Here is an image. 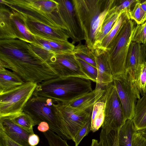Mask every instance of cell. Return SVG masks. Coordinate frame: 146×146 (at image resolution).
<instances>
[{
  "mask_svg": "<svg viewBox=\"0 0 146 146\" xmlns=\"http://www.w3.org/2000/svg\"><path fill=\"white\" fill-rule=\"evenodd\" d=\"M0 66L10 69L24 82L38 84L59 77L29 43L18 39L0 40Z\"/></svg>",
  "mask_w": 146,
  "mask_h": 146,
  "instance_id": "obj_1",
  "label": "cell"
},
{
  "mask_svg": "<svg viewBox=\"0 0 146 146\" xmlns=\"http://www.w3.org/2000/svg\"><path fill=\"white\" fill-rule=\"evenodd\" d=\"M116 0H72L76 21L86 45L92 51L109 10Z\"/></svg>",
  "mask_w": 146,
  "mask_h": 146,
  "instance_id": "obj_2",
  "label": "cell"
},
{
  "mask_svg": "<svg viewBox=\"0 0 146 146\" xmlns=\"http://www.w3.org/2000/svg\"><path fill=\"white\" fill-rule=\"evenodd\" d=\"M91 80L78 77H60L37 84L33 94L65 102L92 91Z\"/></svg>",
  "mask_w": 146,
  "mask_h": 146,
  "instance_id": "obj_3",
  "label": "cell"
},
{
  "mask_svg": "<svg viewBox=\"0 0 146 146\" xmlns=\"http://www.w3.org/2000/svg\"><path fill=\"white\" fill-rule=\"evenodd\" d=\"M136 23L125 22L110 43L105 52L113 76L125 73L127 57Z\"/></svg>",
  "mask_w": 146,
  "mask_h": 146,
  "instance_id": "obj_4",
  "label": "cell"
},
{
  "mask_svg": "<svg viewBox=\"0 0 146 146\" xmlns=\"http://www.w3.org/2000/svg\"><path fill=\"white\" fill-rule=\"evenodd\" d=\"M54 103L51 98L33 94L25 105L23 111L31 116L37 125L42 121L46 122L50 129L62 138L72 140L66 128L57 118Z\"/></svg>",
  "mask_w": 146,
  "mask_h": 146,
  "instance_id": "obj_5",
  "label": "cell"
},
{
  "mask_svg": "<svg viewBox=\"0 0 146 146\" xmlns=\"http://www.w3.org/2000/svg\"><path fill=\"white\" fill-rule=\"evenodd\" d=\"M94 102L95 99L76 108L65 103L54 102L56 115L66 127L73 141L78 131L91 115Z\"/></svg>",
  "mask_w": 146,
  "mask_h": 146,
  "instance_id": "obj_6",
  "label": "cell"
},
{
  "mask_svg": "<svg viewBox=\"0 0 146 146\" xmlns=\"http://www.w3.org/2000/svg\"><path fill=\"white\" fill-rule=\"evenodd\" d=\"M37 84L24 82L21 85L0 94V118L12 117L23 112Z\"/></svg>",
  "mask_w": 146,
  "mask_h": 146,
  "instance_id": "obj_7",
  "label": "cell"
},
{
  "mask_svg": "<svg viewBox=\"0 0 146 146\" xmlns=\"http://www.w3.org/2000/svg\"><path fill=\"white\" fill-rule=\"evenodd\" d=\"M103 96L105 107L102 129L108 132L119 129L126 121L121 104L113 82L105 88Z\"/></svg>",
  "mask_w": 146,
  "mask_h": 146,
  "instance_id": "obj_8",
  "label": "cell"
},
{
  "mask_svg": "<svg viewBox=\"0 0 146 146\" xmlns=\"http://www.w3.org/2000/svg\"><path fill=\"white\" fill-rule=\"evenodd\" d=\"M113 84L122 106L126 121L133 118L137 99L140 94L135 84L134 79L126 74L113 76Z\"/></svg>",
  "mask_w": 146,
  "mask_h": 146,
  "instance_id": "obj_9",
  "label": "cell"
},
{
  "mask_svg": "<svg viewBox=\"0 0 146 146\" xmlns=\"http://www.w3.org/2000/svg\"><path fill=\"white\" fill-rule=\"evenodd\" d=\"M0 3L50 27L60 28L67 32L58 12L45 13L34 6L30 0H0Z\"/></svg>",
  "mask_w": 146,
  "mask_h": 146,
  "instance_id": "obj_10",
  "label": "cell"
},
{
  "mask_svg": "<svg viewBox=\"0 0 146 146\" xmlns=\"http://www.w3.org/2000/svg\"><path fill=\"white\" fill-rule=\"evenodd\" d=\"M48 63L60 78L78 77L90 80L83 71L73 51L56 54Z\"/></svg>",
  "mask_w": 146,
  "mask_h": 146,
  "instance_id": "obj_11",
  "label": "cell"
},
{
  "mask_svg": "<svg viewBox=\"0 0 146 146\" xmlns=\"http://www.w3.org/2000/svg\"><path fill=\"white\" fill-rule=\"evenodd\" d=\"M58 3L57 12L66 27L68 35L74 44L84 39L75 15L72 0H56Z\"/></svg>",
  "mask_w": 146,
  "mask_h": 146,
  "instance_id": "obj_12",
  "label": "cell"
},
{
  "mask_svg": "<svg viewBox=\"0 0 146 146\" xmlns=\"http://www.w3.org/2000/svg\"><path fill=\"white\" fill-rule=\"evenodd\" d=\"M22 14L24 17L27 28L32 35L45 39L65 41H68L70 38L66 32L63 29L50 27Z\"/></svg>",
  "mask_w": 146,
  "mask_h": 146,
  "instance_id": "obj_13",
  "label": "cell"
},
{
  "mask_svg": "<svg viewBox=\"0 0 146 146\" xmlns=\"http://www.w3.org/2000/svg\"><path fill=\"white\" fill-rule=\"evenodd\" d=\"M95 58L98 77L95 90H103L113 81V75L108 62L106 53L98 48L92 51Z\"/></svg>",
  "mask_w": 146,
  "mask_h": 146,
  "instance_id": "obj_14",
  "label": "cell"
},
{
  "mask_svg": "<svg viewBox=\"0 0 146 146\" xmlns=\"http://www.w3.org/2000/svg\"><path fill=\"white\" fill-rule=\"evenodd\" d=\"M145 61L144 44L132 41L127 57L125 73L134 79L136 70Z\"/></svg>",
  "mask_w": 146,
  "mask_h": 146,
  "instance_id": "obj_15",
  "label": "cell"
},
{
  "mask_svg": "<svg viewBox=\"0 0 146 146\" xmlns=\"http://www.w3.org/2000/svg\"><path fill=\"white\" fill-rule=\"evenodd\" d=\"M0 129L11 139L23 146H30L28 143L29 135L34 133L17 125L10 119L0 118Z\"/></svg>",
  "mask_w": 146,
  "mask_h": 146,
  "instance_id": "obj_16",
  "label": "cell"
},
{
  "mask_svg": "<svg viewBox=\"0 0 146 146\" xmlns=\"http://www.w3.org/2000/svg\"><path fill=\"white\" fill-rule=\"evenodd\" d=\"M10 25L14 39H18L31 43L34 42V35L27 28L25 18L21 13L15 10H10Z\"/></svg>",
  "mask_w": 146,
  "mask_h": 146,
  "instance_id": "obj_17",
  "label": "cell"
},
{
  "mask_svg": "<svg viewBox=\"0 0 146 146\" xmlns=\"http://www.w3.org/2000/svg\"><path fill=\"white\" fill-rule=\"evenodd\" d=\"M103 93L95 94V102L91 116V131L93 132L98 131L104 122L105 103Z\"/></svg>",
  "mask_w": 146,
  "mask_h": 146,
  "instance_id": "obj_18",
  "label": "cell"
},
{
  "mask_svg": "<svg viewBox=\"0 0 146 146\" xmlns=\"http://www.w3.org/2000/svg\"><path fill=\"white\" fill-rule=\"evenodd\" d=\"M24 82L16 73L0 66V94L21 85Z\"/></svg>",
  "mask_w": 146,
  "mask_h": 146,
  "instance_id": "obj_19",
  "label": "cell"
},
{
  "mask_svg": "<svg viewBox=\"0 0 146 146\" xmlns=\"http://www.w3.org/2000/svg\"><path fill=\"white\" fill-rule=\"evenodd\" d=\"M132 120L137 131L146 128V94L137 101Z\"/></svg>",
  "mask_w": 146,
  "mask_h": 146,
  "instance_id": "obj_20",
  "label": "cell"
},
{
  "mask_svg": "<svg viewBox=\"0 0 146 146\" xmlns=\"http://www.w3.org/2000/svg\"><path fill=\"white\" fill-rule=\"evenodd\" d=\"M10 10L0 3V40L14 39L10 25Z\"/></svg>",
  "mask_w": 146,
  "mask_h": 146,
  "instance_id": "obj_21",
  "label": "cell"
},
{
  "mask_svg": "<svg viewBox=\"0 0 146 146\" xmlns=\"http://www.w3.org/2000/svg\"><path fill=\"white\" fill-rule=\"evenodd\" d=\"M131 19L127 11L121 13L114 24L112 28L104 38L101 44L96 48L105 51L111 40L116 35L122 25Z\"/></svg>",
  "mask_w": 146,
  "mask_h": 146,
  "instance_id": "obj_22",
  "label": "cell"
},
{
  "mask_svg": "<svg viewBox=\"0 0 146 146\" xmlns=\"http://www.w3.org/2000/svg\"><path fill=\"white\" fill-rule=\"evenodd\" d=\"M136 131L132 120H127L119 130V146H131L133 135Z\"/></svg>",
  "mask_w": 146,
  "mask_h": 146,
  "instance_id": "obj_23",
  "label": "cell"
},
{
  "mask_svg": "<svg viewBox=\"0 0 146 146\" xmlns=\"http://www.w3.org/2000/svg\"><path fill=\"white\" fill-rule=\"evenodd\" d=\"M74 52L75 56L97 68L94 57L91 50L86 45H83L81 41L75 46Z\"/></svg>",
  "mask_w": 146,
  "mask_h": 146,
  "instance_id": "obj_24",
  "label": "cell"
},
{
  "mask_svg": "<svg viewBox=\"0 0 146 146\" xmlns=\"http://www.w3.org/2000/svg\"><path fill=\"white\" fill-rule=\"evenodd\" d=\"M8 118L24 129L34 133L33 127L36 123L29 115L24 111L16 115L6 117Z\"/></svg>",
  "mask_w": 146,
  "mask_h": 146,
  "instance_id": "obj_25",
  "label": "cell"
},
{
  "mask_svg": "<svg viewBox=\"0 0 146 146\" xmlns=\"http://www.w3.org/2000/svg\"><path fill=\"white\" fill-rule=\"evenodd\" d=\"M119 129L108 132L102 129L100 134V146H119L118 137Z\"/></svg>",
  "mask_w": 146,
  "mask_h": 146,
  "instance_id": "obj_26",
  "label": "cell"
},
{
  "mask_svg": "<svg viewBox=\"0 0 146 146\" xmlns=\"http://www.w3.org/2000/svg\"><path fill=\"white\" fill-rule=\"evenodd\" d=\"M134 81L140 94H146V62L141 64L136 70Z\"/></svg>",
  "mask_w": 146,
  "mask_h": 146,
  "instance_id": "obj_27",
  "label": "cell"
},
{
  "mask_svg": "<svg viewBox=\"0 0 146 146\" xmlns=\"http://www.w3.org/2000/svg\"><path fill=\"white\" fill-rule=\"evenodd\" d=\"M44 39L46 40L55 54L74 51L75 47L73 44L68 41Z\"/></svg>",
  "mask_w": 146,
  "mask_h": 146,
  "instance_id": "obj_28",
  "label": "cell"
},
{
  "mask_svg": "<svg viewBox=\"0 0 146 146\" xmlns=\"http://www.w3.org/2000/svg\"><path fill=\"white\" fill-rule=\"evenodd\" d=\"M32 4L44 12L48 13L57 12L58 3L56 0H30Z\"/></svg>",
  "mask_w": 146,
  "mask_h": 146,
  "instance_id": "obj_29",
  "label": "cell"
},
{
  "mask_svg": "<svg viewBox=\"0 0 146 146\" xmlns=\"http://www.w3.org/2000/svg\"><path fill=\"white\" fill-rule=\"evenodd\" d=\"M141 0L136 3L132 10L129 13L130 19L134 20L138 25L142 24L146 21V12L140 6Z\"/></svg>",
  "mask_w": 146,
  "mask_h": 146,
  "instance_id": "obj_30",
  "label": "cell"
},
{
  "mask_svg": "<svg viewBox=\"0 0 146 146\" xmlns=\"http://www.w3.org/2000/svg\"><path fill=\"white\" fill-rule=\"evenodd\" d=\"M95 98V90H94L90 92L84 94L70 101L63 103L76 108L83 105Z\"/></svg>",
  "mask_w": 146,
  "mask_h": 146,
  "instance_id": "obj_31",
  "label": "cell"
},
{
  "mask_svg": "<svg viewBox=\"0 0 146 146\" xmlns=\"http://www.w3.org/2000/svg\"><path fill=\"white\" fill-rule=\"evenodd\" d=\"M44 135L49 146H70L65 139L50 129L44 133Z\"/></svg>",
  "mask_w": 146,
  "mask_h": 146,
  "instance_id": "obj_32",
  "label": "cell"
},
{
  "mask_svg": "<svg viewBox=\"0 0 146 146\" xmlns=\"http://www.w3.org/2000/svg\"><path fill=\"white\" fill-rule=\"evenodd\" d=\"M132 41L144 44L146 42V21L136 26L133 33Z\"/></svg>",
  "mask_w": 146,
  "mask_h": 146,
  "instance_id": "obj_33",
  "label": "cell"
},
{
  "mask_svg": "<svg viewBox=\"0 0 146 146\" xmlns=\"http://www.w3.org/2000/svg\"><path fill=\"white\" fill-rule=\"evenodd\" d=\"M139 0H116L113 9L115 13H120L125 11L130 12L131 7Z\"/></svg>",
  "mask_w": 146,
  "mask_h": 146,
  "instance_id": "obj_34",
  "label": "cell"
},
{
  "mask_svg": "<svg viewBox=\"0 0 146 146\" xmlns=\"http://www.w3.org/2000/svg\"><path fill=\"white\" fill-rule=\"evenodd\" d=\"M76 58L80 63L83 71L89 78L90 80L96 83L98 77L97 68L81 59Z\"/></svg>",
  "mask_w": 146,
  "mask_h": 146,
  "instance_id": "obj_35",
  "label": "cell"
},
{
  "mask_svg": "<svg viewBox=\"0 0 146 146\" xmlns=\"http://www.w3.org/2000/svg\"><path fill=\"white\" fill-rule=\"evenodd\" d=\"M29 44L33 52L47 63L55 54L48 51L36 43H33Z\"/></svg>",
  "mask_w": 146,
  "mask_h": 146,
  "instance_id": "obj_36",
  "label": "cell"
},
{
  "mask_svg": "<svg viewBox=\"0 0 146 146\" xmlns=\"http://www.w3.org/2000/svg\"><path fill=\"white\" fill-rule=\"evenodd\" d=\"M113 7L109 10L106 15L103 23L100 32L99 34L103 32L112 26L120 14L122 13H118L114 12Z\"/></svg>",
  "mask_w": 146,
  "mask_h": 146,
  "instance_id": "obj_37",
  "label": "cell"
},
{
  "mask_svg": "<svg viewBox=\"0 0 146 146\" xmlns=\"http://www.w3.org/2000/svg\"><path fill=\"white\" fill-rule=\"evenodd\" d=\"M91 116H90L84 125L79 130L74 138L75 146H78L83 139L91 131Z\"/></svg>",
  "mask_w": 146,
  "mask_h": 146,
  "instance_id": "obj_38",
  "label": "cell"
},
{
  "mask_svg": "<svg viewBox=\"0 0 146 146\" xmlns=\"http://www.w3.org/2000/svg\"><path fill=\"white\" fill-rule=\"evenodd\" d=\"M131 146H146V135L136 131L133 135Z\"/></svg>",
  "mask_w": 146,
  "mask_h": 146,
  "instance_id": "obj_39",
  "label": "cell"
},
{
  "mask_svg": "<svg viewBox=\"0 0 146 146\" xmlns=\"http://www.w3.org/2000/svg\"><path fill=\"white\" fill-rule=\"evenodd\" d=\"M0 146H23L10 138L2 130L0 129Z\"/></svg>",
  "mask_w": 146,
  "mask_h": 146,
  "instance_id": "obj_40",
  "label": "cell"
},
{
  "mask_svg": "<svg viewBox=\"0 0 146 146\" xmlns=\"http://www.w3.org/2000/svg\"><path fill=\"white\" fill-rule=\"evenodd\" d=\"M40 139L38 136L34 133L30 135L28 138V143L30 146H35L38 144Z\"/></svg>",
  "mask_w": 146,
  "mask_h": 146,
  "instance_id": "obj_41",
  "label": "cell"
},
{
  "mask_svg": "<svg viewBox=\"0 0 146 146\" xmlns=\"http://www.w3.org/2000/svg\"><path fill=\"white\" fill-rule=\"evenodd\" d=\"M37 129L39 131L44 133L50 129V127L47 123L45 121H42L38 125Z\"/></svg>",
  "mask_w": 146,
  "mask_h": 146,
  "instance_id": "obj_42",
  "label": "cell"
},
{
  "mask_svg": "<svg viewBox=\"0 0 146 146\" xmlns=\"http://www.w3.org/2000/svg\"><path fill=\"white\" fill-rule=\"evenodd\" d=\"M91 146H100L99 141L96 139H92Z\"/></svg>",
  "mask_w": 146,
  "mask_h": 146,
  "instance_id": "obj_43",
  "label": "cell"
},
{
  "mask_svg": "<svg viewBox=\"0 0 146 146\" xmlns=\"http://www.w3.org/2000/svg\"><path fill=\"white\" fill-rule=\"evenodd\" d=\"M140 6L142 9L146 12V0L140 3Z\"/></svg>",
  "mask_w": 146,
  "mask_h": 146,
  "instance_id": "obj_44",
  "label": "cell"
},
{
  "mask_svg": "<svg viewBox=\"0 0 146 146\" xmlns=\"http://www.w3.org/2000/svg\"><path fill=\"white\" fill-rule=\"evenodd\" d=\"M139 131H140L141 132H142L143 133L145 134L146 135V128L144 129H143V130H141Z\"/></svg>",
  "mask_w": 146,
  "mask_h": 146,
  "instance_id": "obj_45",
  "label": "cell"
},
{
  "mask_svg": "<svg viewBox=\"0 0 146 146\" xmlns=\"http://www.w3.org/2000/svg\"><path fill=\"white\" fill-rule=\"evenodd\" d=\"M144 48H145V57H146L145 62H146V42L144 44Z\"/></svg>",
  "mask_w": 146,
  "mask_h": 146,
  "instance_id": "obj_46",
  "label": "cell"
}]
</instances>
